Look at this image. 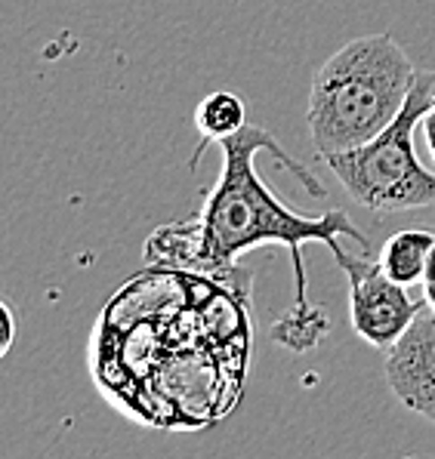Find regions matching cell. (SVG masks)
I'll use <instances>...</instances> for the list:
<instances>
[{"label":"cell","mask_w":435,"mask_h":459,"mask_svg":"<svg viewBox=\"0 0 435 459\" xmlns=\"http://www.w3.org/2000/svg\"><path fill=\"white\" fill-rule=\"evenodd\" d=\"M222 169L213 192L207 195L204 210L195 219L177 225H164L145 244V263L182 265L195 272H222L238 263V256L257 250L263 244H282L291 253L297 272V306H312L306 293L303 244H325L327 250H340V238H352L368 250V238L359 225H352L343 210H327L321 216H306L287 204L259 179L257 152H269L293 169L315 197L325 195V186L303 164H293L284 148L259 126H244L241 133L222 139Z\"/></svg>","instance_id":"obj_1"},{"label":"cell","mask_w":435,"mask_h":459,"mask_svg":"<svg viewBox=\"0 0 435 459\" xmlns=\"http://www.w3.org/2000/svg\"><path fill=\"white\" fill-rule=\"evenodd\" d=\"M420 68L392 34H364L315 72L306 124L318 158L359 148L398 117Z\"/></svg>","instance_id":"obj_2"},{"label":"cell","mask_w":435,"mask_h":459,"mask_svg":"<svg viewBox=\"0 0 435 459\" xmlns=\"http://www.w3.org/2000/svg\"><path fill=\"white\" fill-rule=\"evenodd\" d=\"M432 102L435 72L420 68L405 108L380 136L359 148L321 158L352 201H359L374 213L435 207V173L420 164L417 152H413V136L423 126Z\"/></svg>","instance_id":"obj_3"},{"label":"cell","mask_w":435,"mask_h":459,"mask_svg":"<svg viewBox=\"0 0 435 459\" xmlns=\"http://www.w3.org/2000/svg\"><path fill=\"white\" fill-rule=\"evenodd\" d=\"M331 256L349 278V321H352V330L368 345L389 351L413 324V317L420 315V302L411 299L408 287L392 281L380 263L349 256L343 247Z\"/></svg>","instance_id":"obj_4"},{"label":"cell","mask_w":435,"mask_h":459,"mask_svg":"<svg viewBox=\"0 0 435 459\" xmlns=\"http://www.w3.org/2000/svg\"><path fill=\"white\" fill-rule=\"evenodd\" d=\"M386 383L405 411L435 422V312L417 315L386 355Z\"/></svg>","instance_id":"obj_5"},{"label":"cell","mask_w":435,"mask_h":459,"mask_svg":"<svg viewBox=\"0 0 435 459\" xmlns=\"http://www.w3.org/2000/svg\"><path fill=\"white\" fill-rule=\"evenodd\" d=\"M435 247V235L426 229H405L396 231L380 250V265L392 281L405 287L423 284L430 256Z\"/></svg>","instance_id":"obj_6"},{"label":"cell","mask_w":435,"mask_h":459,"mask_svg":"<svg viewBox=\"0 0 435 459\" xmlns=\"http://www.w3.org/2000/svg\"><path fill=\"white\" fill-rule=\"evenodd\" d=\"M195 126L207 143H222L248 126V105L231 90H213L195 108Z\"/></svg>","instance_id":"obj_7"},{"label":"cell","mask_w":435,"mask_h":459,"mask_svg":"<svg viewBox=\"0 0 435 459\" xmlns=\"http://www.w3.org/2000/svg\"><path fill=\"white\" fill-rule=\"evenodd\" d=\"M327 333V315L325 308L315 306H293L282 321L272 327V336H275L278 345L291 351H309L325 339Z\"/></svg>","instance_id":"obj_8"},{"label":"cell","mask_w":435,"mask_h":459,"mask_svg":"<svg viewBox=\"0 0 435 459\" xmlns=\"http://www.w3.org/2000/svg\"><path fill=\"white\" fill-rule=\"evenodd\" d=\"M0 355H6L13 345V339H16V315H13V308L6 306V302H0Z\"/></svg>","instance_id":"obj_9"},{"label":"cell","mask_w":435,"mask_h":459,"mask_svg":"<svg viewBox=\"0 0 435 459\" xmlns=\"http://www.w3.org/2000/svg\"><path fill=\"white\" fill-rule=\"evenodd\" d=\"M423 133H426V148H430L432 160H435V108L426 111L423 117Z\"/></svg>","instance_id":"obj_10"},{"label":"cell","mask_w":435,"mask_h":459,"mask_svg":"<svg viewBox=\"0 0 435 459\" xmlns=\"http://www.w3.org/2000/svg\"><path fill=\"white\" fill-rule=\"evenodd\" d=\"M423 299L430 306V312H435V281H426L423 284Z\"/></svg>","instance_id":"obj_11"},{"label":"cell","mask_w":435,"mask_h":459,"mask_svg":"<svg viewBox=\"0 0 435 459\" xmlns=\"http://www.w3.org/2000/svg\"><path fill=\"white\" fill-rule=\"evenodd\" d=\"M426 281H435V247H432V256H430V268H426Z\"/></svg>","instance_id":"obj_12"},{"label":"cell","mask_w":435,"mask_h":459,"mask_svg":"<svg viewBox=\"0 0 435 459\" xmlns=\"http://www.w3.org/2000/svg\"><path fill=\"white\" fill-rule=\"evenodd\" d=\"M432 108H435V102H432Z\"/></svg>","instance_id":"obj_13"}]
</instances>
